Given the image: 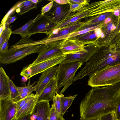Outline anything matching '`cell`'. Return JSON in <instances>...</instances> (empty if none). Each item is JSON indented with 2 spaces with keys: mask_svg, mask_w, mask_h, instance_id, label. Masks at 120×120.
<instances>
[{
  "mask_svg": "<svg viewBox=\"0 0 120 120\" xmlns=\"http://www.w3.org/2000/svg\"><path fill=\"white\" fill-rule=\"evenodd\" d=\"M119 10H120V8H119Z\"/></svg>",
  "mask_w": 120,
  "mask_h": 120,
  "instance_id": "7dc6e473",
  "label": "cell"
},
{
  "mask_svg": "<svg viewBox=\"0 0 120 120\" xmlns=\"http://www.w3.org/2000/svg\"><path fill=\"white\" fill-rule=\"evenodd\" d=\"M60 95L61 105V114L63 116L65 112L71 106L77 94H76L67 97H65L62 94Z\"/></svg>",
  "mask_w": 120,
  "mask_h": 120,
  "instance_id": "44dd1931",
  "label": "cell"
},
{
  "mask_svg": "<svg viewBox=\"0 0 120 120\" xmlns=\"http://www.w3.org/2000/svg\"><path fill=\"white\" fill-rule=\"evenodd\" d=\"M70 1L72 2L76 3V4H84L86 5L88 4L87 1L84 0H71Z\"/></svg>",
  "mask_w": 120,
  "mask_h": 120,
  "instance_id": "74e56055",
  "label": "cell"
},
{
  "mask_svg": "<svg viewBox=\"0 0 120 120\" xmlns=\"http://www.w3.org/2000/svg\"><path fill=\"white\" fill-rule=\"evenodd\" d=\"M85 23L80 22L72 23L61 28V29L56 34H49L47 37L43 39L35 41L36 45L44 44L47 46L50 45L58 40L64 39V36L76 30L83 26Z\"/></svg>",
  "mask_w": 120,
  "mask_h": 120,
  "instance_id": "ba28073f",
  "label": "cell"
},
{
  "mask_svg": "<svg viewBox=\"0 0 120 120\" xmlns=\"http://www.w3.org/2000/svg\"><path fill=\"white\" fill-rule=\"evenodd\" d=\"M90 16H92L91 14L92 13H91V10H90ZM77 15L76 14V15H74V16H73V17H74V16H76V15Z\"/></svg>",
  "mask_w": 120,
  "mask_h": 120,
  "instance_id": "f6af8a7d",
  "label": "cell"
},
{
  "mask_svg": "<svg viewBox=\"0 0 120 120\" xmlns=\"http://www.w3.org/2000/svg\"><path fill=\"white\" fill-rule=\"evenodd\" d=\"M111 22L116 27L114 30L107 31L103 38L106 45L110 49L120 52V19H112Z\"/></svg>",
  "mask_w": 120,
  "mask_h": 120,
  "instance_id": "9c48e42d",
  "label": "cell"
},
{
  "mask_svg": "<svg viewBox=\"0 0 120 120\" xmlns=\"http://www.w3.org/2000/svg\"><path fill=\"white\" fill-rule=\"evenodd\" d=\"M37 90L36 85L34 86L28 91L25 92L20 93L19 95V100L26 97L30 95L32 93Z\"/></svg>",
  "mask_w": 120,
  "mask_h": 120,
  "instance_id": "d6a6232c",
  "label": "cell"
},
{
  "mask_svg": "<svg viewBox=\"0 0 120 120\" xmlns=\"http://www.w3.org/2000/svg\"><path fill=\"white\" fill-rule=\"evenodd\" d=\"M115 113L118 120H120V97L119 98L117 104Z\"/></svg>",
  "mask_w": 120,
  "mask_h": 120,
  "instance_id": "836d02e7",
  "label": "cell"
},
{
  "mask_svg": "<svg viewBox=\"0 0 120 120\" xmlns=\"http://www.w3.org/2000/svg\"><path fill=\"white\" fill-rule=\"evenodd\" d=\"M101 26V24L96 26L87 28L83 30L72 32L67 34L66 39L69 38L74 37L78 35L85 34L90 31L94 30L96 28H100Z\"/></svg>",
  "mask_w": 120,
  "mask_h": 120,
  "instance_id": "cb8c5ba5",
  "label": "cell"
},
{
  "mask_svg": "<svg viewBox=\"0 0 120 120\" xmlns=\"http://www.w3.org/2000/svg\"><path fill=\"white\" fill-rule=\"evenodd\" d=\"M53 6L54 7V11L52 12L49 11L44 15L52 14L53 17L50 19L57 23L65 18L66 13L64 11L62 7L58 4L53 3Z\"/></svg>",
  "mask_w": 120,
  "mask_h": 120,
  "instance_id": "ac0fdd59",
  "label": "cell"
},
{
  "mask_svg": "<svg viewBox=\"0 0 120 120\" xmlns=\"http://www.w3.org/2000/svg\"><path fill=\"white\" fill-rule=\"evenodd\" d=\"M69 4L70 5V8L69 11L70 12L77 11L81 9L84 6L86 5L84 4H72L71 2Z\"/></svg>",
  "mask_w": 120,
  "mask_h": 120,
  "instance_id": "f546056e",
  "label": "cell"
},
{
  "mask_svg": "<svg viewBox=\"0 0 120 120\" xmlns=\"http://www.w3.org/2000/svg\"><path fill=\"white\" fill-rule=\"evenodd\" d=\"M58 45L47 47L38 54L36 60L30 65H32L40 62L55 57L65 55Z\"/></svg>",
  "mask_w": 120,
  "mask_h": 120,
  "instance_id": "5bb4252c",
  "label": "cell"
},
{
  "mask_svg": "<svg viewBox=\"0 0 120 120\" xmlns=\"http://www.w3.org/2000/svg\"><path fill=\"white\" fill-rule=\"evenodd\" d=\"M38 96L36 95L35 97L24 105L16 113L14 119H17L27 115H31L37 102Z\"/></svg>",
  "mask_w": 120,
  "mask_h": 120,
  "instance_id": "e0dca14e",
  "label": "cell"
},
{
  "mask_svg": "<svg viewBox=\"0 0 120 120\" xmlns=\"http://www.w3.org/2000/svg\"><path fill=\"white\" fill-rule=\"evenodd\" d=\"M99 48L98 46L91 47H87L86 50L74 54L66 55L65 58L61 63L64 64L77 61L83 63L87 62Z\"/></svg>",
  "mask_w": 120,
  "mask_h": 120,
  "instance_id": "30bf717a",
  "label": "cell"
},
{
  "mask_svg": "<svg viewBox=\"0 0 120 120\" xmlns=\"http://www.w3.org/2000/svg\"><path fill=\"white\" fill-rule=\"evenodd\" d=\"M49 101L37 102L31 114V120H49L50 109Z\"/></svg>",
  "mask_w": 120,
  "mask_h": 120,
  "instance_id": "7c38bea8",
  "label": "cell"
},
{
  "mask_svg": "<svg viewBox=\"0 0 120 120\" xmlns=\"http://www.w3.org/2000/svg\"><path fill=\"white\" fill-rule=\"evenodd\" d=\"M94 33L97 38H100L102 32L101 29L100 28H96L94 30Z\"/></svg>",
  "mask_w": 120,
  "mask_h": 120,
  "instance_id": "f35d334b",
  "label": "cell"
},
{
  "mask_svg": "<svg viewBox=\"0 0 120 120\" xmlns=\"http://www.w3.org/2000/svg\"><path fill=\"white\" fill-rule=\"evenodd\" d=\"M31 114L29 115L17 119H14L12 120H31Z\"/></svg>",
  "mask_w": 120,
  "mask_h": 120,
  "instance_id": "60d3db41",
  "label": "cell"
},
{
  "mask_svg": "<svg viewBox=\"0 0 120 120\" xmlns=\"http://www.w3.org/2000/svg\"><path fill=\"white\" fill-rule=\"evenodd\" d=\"M114 113L112 112L104 115L99 119V120H113Z\"/></svg>",
  "mask_w": 120,
  "mask_h": 120,
  "instance_id": "d590c367",
  "label": "cell"
},
{
  "mask_svg": "<svg viewBox=\"0 0 120 120\" xmlns=\"http://www.w3.org/2000/svg\"><path fill=\"white\" fill-rule=\"evenodd\" d=\"M90 11L82 12L79 14L67 20L60 23L58 25H56L55 28H62L70 24L75 22L80 19L90 16Z\"/></svg>",
  "mask_w": 120,
  "mask_h": 120,
  "instance_id": "ffe728a7",
  "label": "cell"
},
{
  "mask_svg": "<svg viewBox=\"0 0 120 120\" xmlns=\"http://www.w3.org/2000/svg\"><path fill=\"white\" fill-rule=\"evenodd\" d=\"M56 94L52 100L53 104L59 115L61 117H63L61 114L60 95L57 92Z\"/></svg>",
  "mask_w": 120,
  "mask_h": 120,
  "instance_id": "4316f807",
  "label": "cell"
},
{
  "mask_svg": "<svg viewBox=\"0 0 120 120\" xmlns=\"http://www.w3.org/2000/svg\"><path fill=\"white\" fill-rule=\"evenodd\" d=\"M64 55L49 59L32 65L29 64L24 67L20 75L28 79L54 66L61 63L66 58Z\"/></svg>",
  "mask_w": 120,
  "mask_h": 120,
  "instance_id": "8992f818",
  "label": "cell"
},
{
  "mask_svg": "<svg viewBox=\"0 0 120 120\" xmlns=\"http://www.w3.org/2000/svg\"><path fill=\"white\" fill-rule=\"evenodd\" d=\"M9 39H7L0 48V53H3L7 51L8 46V41Z\"/></svg>",
  "mask_w": 120,
  "mask_h": 120,
  "instance_id": "e575fe53",
  "label": "cell"
},
{
  "mask_svg": "<svg viewBox=\"0 0 120 120\" xmlns=\"http://www.w3.org/2000/svg\"><path fill=\"white\" fill-rule=\"evenodd\" d=\"M0 120H12L16 113V105L10 99H0Z\"/></svg>",
  "mask_w": 120,
  "mask_h": 120,
  "instance_id": "8fae6325",
  "label": "cell"
},
{
  "mask_svg": "<svg viewBox=\"0 0 120 120\" xmlns=\"http://www.w3.org/2000/svg\"><path fill=\"white\" fill-rule=\"evenodd\" d=\"M99 120V119H97V120Z\"/></svg>",
  "mask_w": 120,
  "mask_h": 120,
  "instance_id": "bcb514c9",
  "label": "cell"
},
{
  "mask_svg": "<svg viewBox=\"0 0 120 120\" xmlns=\"http://www.w3.org/2000/svg\"><path fill=\"white\" fill-rule=\"evenodd\" d=\"M28 82L27 86L21 87H17L20 93L25 92L28 91L35 84L36 81L34 82L32 84H30V78L29 79Z\"/></svg>",
  "mask_w": 120,
  "mask_h": 120,
  "instance_id": "f1b7e54d",
  "label": "cell"
},
{
  "mask_svg": "<svg viewBox=\"0 0 120 120\" xmlns=\"http://www.w3.org/2000/svg\"><path fill=\"white\" fill-rule=\"evenodd\" d=\"M31 1L33 3L37 4L38 3L41 2L42 0H31Z\"/></svg>",
  "mask_w": 120,
  "mask_h": 120,
  "instance_id": "7bdbcfd3",
  "label": "cell"
},
{
  "mask_svg": "<svg viewBox=\"0 0 120 120\" xmlns=\"http://www.w3.org/2000/svg\"><path fill=\"white\" fill-rule=\"evenodd\" d=\"M28 79L26 77L22 76L21 78V80L22 82V83L24 84L27 81Z\"/></svg>",
  "mask_w": 120,
  "mask_h": 120,
  "instance_id": "b9f144b4",
  "label": "cell"
},
{
  "mask_svg": "<svg viewBox=\"0 0 120 120\" xmlns=\"http://www.w3.org/2000/svg\"><path fill=\"white\" fill-rule=\"evenodd\" d=\"M58 66H53L42 72L39 79L36 85L37 90L36 94L39 96L44 88L51 80L57 74Z\"/></svg>",
  "mask_w": 120,
  "mask_h": 120,
  "instance_id": "4fadbf2b",
  "label": "cell"
},
{
  "mask_svg": "<svg viewBox=\"0 0 120 120\" xmlns=\"http://www.w3.org/2000/svg\"><path fill=\"white\" fill-rule=\"evenodd\" d=\"M7 75L3 68H0V99H10V91Z\"/></svg>",
  "mask_w": 120,
  "mask_h": 120,
  "instance_id": "2e32d148",
  "label": "cell"
},
{
  "mask_svg": "<svg viewBox=\"0 0 120 120\" xmlns=\"http://www.w3.org/2000/svg\"><path fill=\"white\" fill-rule=\"evenodd\" d=\"M84 64L79 61H75L59 64L56 75L57 93L60 89L64 87L59 92L62 94L74 81L75 73Z\"/></svg>",
  "mask_w": 120,
  "mask_h": 120,
  "instance_id": "277c9868",
  "label": "cell"
},
{
  "mask_svg": "<svg viewBox=\"0 0 120 120\" xmlns=\"http://www.w3.org/2000/svg\"><path fill=\"white\" fill-rule=\"evenodd\" d=\"M35 94L31 93L30 95L15 102L16 113L26 102L36 96Z\"/></svg>",
  "mask_w": 120,
  "mask_h": 120,
  "instance_id": "484cf974",
  "label": "cell"
},
{
  "mask_svg": "<svg viewBox=\"0 0 120 120\" xmlns=\"http://www.w3.org/2000/svg\"><path fill=\"white\" fill-rule=\"evenodd\" d=\"M37 16L36 19L28 27L27 36L30 37L33 34L39 33L48 35L57 25V23L45 15L39 14Z\"/></svg>",
  "mask_w": 120,
  "mask_h": 120,
  "instance_id": "52a82bcc",
  "label": "cell"
},
{
  "mask_svg": "<svg viewBox=\"0 0 120 120\" xmlns=\"http://www.w3.org/2000/svg\"><path fill=\"white\" fill-rule=\"evenodd\" d=\"M113 120H118L116 117L115 112H114V113Z\"/></svg>",
  "mask_w": 120,
  "mask_h": 120,
  "instance_id": "ee69618b",
  "label": "cell"
},
{
  "mask_svg": "<svg viewBox=\"0 0 120 120\" xmlns=\"http://www.w3.org/2000/svg\"><path fill=\"white\" fill-rule=\"evenodd\" d=\"M53 1L57 4H69L70 3V0H54Z\"/></svg>",
  "mask_w": 120,
  "mask_h": 120,
  "instance_id": "ab89813d",
  "label": "cell"
},
{
  "mask_svg": "<svg viewBox=\"0 0 120 120\" xmlns=\"http://www.w3.org/2000/svg\"><path fill=\"white\" fill-rule=\"evenodd\" d=\"M17 19L16 15L12 17H9L5 24V27H9L10 24L14 22Z\"/></svg>",
  "mask_w": 120,
  "mask_h": 120,
  "instance_id": "8d00e7d4",
  "label": "cell"
},
{
  "mask_svg": "<svg viewBox=\"0 0 120 120\" xmlns=\"http://www.w3.org/2000/svg\"><path fill=\"white\" fill-rule=\"evenodd\" d=\"M37 4L33 3L31 0H22L16 11L19 14L22 15L33 9L37 8Z\"/></svg>",
  "mask_w": 120,
  "mask_h": 120,
  "instance_id": "d6986e66",
  "label": "cell"
},
{
  "mask_svg": "<svg viewBox=\"0 0 120 120\" xmlns=\"http://www.w3.org/2000/svg\"><path fill=\"white\" fill-rule=\"evenodd\" d=\"M54 1L52 0L47 4L43 7L41 9V14L42 15H44L46 13L49 11L52 8Z\"/></svg>",
  "mask_w": 120,
  "mask_h": 120,
  "instance_id": "1f68e13d",
  "label": "cell"
},
{
  "mask_svg": "<svg viewBox=\"0 0 120 120\" xmlns=\"http://www.w3.org/2000/svg\"><path fill=\"white\" fill-rule=\"evenodd\" d=\"M47 47L46 45L42 44L16 49L10 48L3 53H0V63L4 64L14 63L31 54H39Z\"/></svg>",
  "mask_w": 120,
  "mask_h": 120,
  "instance_id": "5b68a950",
  "label": "cell"
},
{
  "mask_svg": "<svg viewBox=\"0 0 120 120\" xmlns=\"http://www.w3.org/2000/svg\"><path fill=\"white\" fill-rule=\"evenodd\" d=\"M120 97V82L103 87H93L80 105L79 120H96L115 112Z\"/></svg>",
  "mask_w": 120,
  "mask_h": 120,
  "instance_id": "6da1fadb",
  "label": "cell"
},
{
  "mask_svg": "<svg viewBox=\"0 0 120 120\" xmlns=\"http://www.w3.org/2000/svg\"><path fill=\"white\" fill-rule=\"evenodd\" d=\"M12 34V31L11 29L9 27H5L0 35V48L7 39H9Z\"/></svg>",
  "mask_w": 120,
  "mask_h": 120,
  "instance_id": "d4e9b609",
  "label": "cell"
},
{
  "mask_svg": "<svg viewBox=\"0 0 120 120\" xmlns=\"http://www.w3.org/2000/svg\"><path fill=\"white\" fill-rule=\"evenodd\" d=\"M37 17V15L35 18L30 20L22 26L12 31V34H19L22 38L27 36L28 28L30 25L36 19Z\"/></svg>",
  "mask_w": 120,
  "mask_h": 120,
  "instance_id": "603a6c76",
  "label": "cell"
},
{
  "mask_svg": "<svg viewBox=\"0 0 120 120\" xmlns=\"http://www.w3.org/2000/svg\"><path fill=\"white\" fill-rule=\"evenodd\" d=\"M7 78L10 91V99L13 102H15L19 100L20 93L17 87L8 76Z\"/></svg>",
  "mask_w": 120,
  "mask_h": 120,
  "instance_id": "7402d4cb",
  "label": "cell"
},
{
  "mask_svg": "<svg viewBox=\"0 0 120 120\" xmlns=\"http://www.w3.org/2000/svg\"><path fill=\"white\" fill-rule=\"evenodd\" d=\"M119 63L120 54L104 46L100 48L86 62L83 69L90 76L107 66Z\"/></svg>",
  "mask_w": 120,
  "mask_h": 120,
  "instance_id": "7a4b0ae2",
  "label": "cell"
},
{
  "mask_svg": "<svg viewBox=\"0 0 120 120\" xmlns=\"http://www.w3.org/2000/svg\"><path fill=\"white\" fill-rule=\"evenodd\" d=\"M56 75L46 85L42 93L38 97L37 102L42 101H52L57 93Z\"/></svg>",
  "mask_w": 120,
  "mask_h": 120,
  "instance_id": "9a60e30c",
  "label": "cell"
},
{
  "mask_svg": "<svg viewBox=\"0 0 120 120\" xmlns=\"http://www.w3.org/2000/svg\"><path fill=\"white\" fill-rule=\"evenodd\" d=\"M81 36L80 38L83 40L93 39L96 37L94 30L89 32Z\"/></svg>",
  "mask_w": 120,
  "mask_h": 120,
  "instance_id": "4dcf8cb0",
  "label": "cell"
},
{
  "mask_svg": "<svg viewBox=\"0 0 120 120\" xmlns=\"http://www.w3.org/2000/svg\"><path fill=\"white\" fill-rule=\"evenodd\" d=\"M49 120H65L63 117L59 115L53 104L50 109Z\"/></svg>",
  "mask_w": 120,
  "mask_h": 120,
  "instance_id": "83f0119b",
  "label": "cell"
},
{
  "mask_svg": "<svg viewBox=\"0 0 120 120\" xmlns=\"http://www.w3.org/2000/svg\"><path fill=\"white\" fill-rule=\"evenodd\" d=\"M120 82V63L107 66L90 76L88 85L92 87L111 85Z\"/></svg>",
  "mask_w": 120,
  "mask_h": 120,
  "instance_id": "3957f363",
  "label": "cell"
}]
</instances>
